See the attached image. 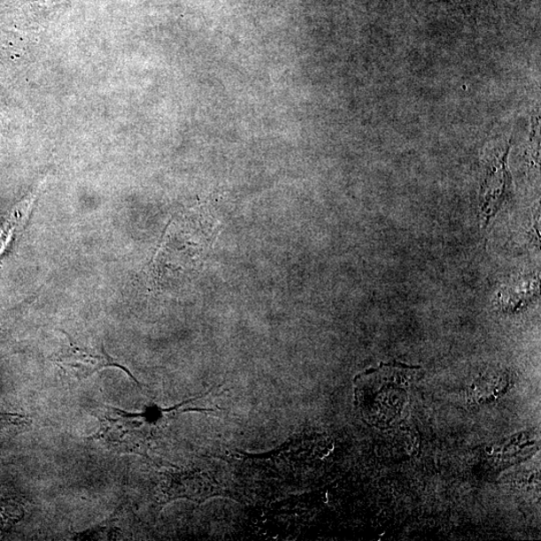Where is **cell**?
<instances>
[{"label": "cell", "mask_w": 541, "mask_h": 541, "mask_svg": "<svg viewBox=\"0 0 541 541\" xmlns=\"http://www.w3.org/2000/svg\"><path fill=\"white\" fill-rule=\"evenodd\" d=\"M156 421L150 413H129L104 406L102 428L94 438L121 453H141L154 430Z\"/></svg>", "instance_id": "6da1fadb"}, {"label": "cell", "mask_w": 541, "mask_h": 541, "mask_svg": "<svg viewBox=\"0 0 541 541\" xmlns=\"http://www.w3.org/2000/svg\"><path fill=\"white\" fill-rule=\"evenodd\" d=\"M67 339L66 346L56 357L55 362L67 375L82 380L94 375L95 373L104 368L118 367L127 373L129 378L139 384L131 372L120 364L116 358L106 353L104 348L87 347L79 345L68 334L66 333Z\"/></svg>", "instance_id": "7a4b0ae2"}, {"label": "cell", "mask_w": 541, "mask_h": 541, "mask_svg": "<svg viewBox=\"0 0 541 541\" xmlns=\"http://www.w3.org/2000/svg\"><path fill=\"white\" fill-rule=\"evenodd\" d=\"M508 150L487 167L482 188V202H480L485 224L497 214L508 196L512 194V177L507 167Z\"/></svg>", "instance_id": "3957f363"}, {"label": "cell", "mask_w": 541, "mask_h": 541, "mask_svg": "<svg viewBox=\"0 0 541 541\" xmlns=\"http://www.w3.org/2000/svg\"><path fill=\"white\" fill-rule=\"evenodd\" d=\"M35 201V197L27 199L15 208L11 216L7 218L3 228H0V257L4 255L10 243L19 228L26 225L29 217V212L32 210V205Z\"/></svg>", "instance_id": "277c9868"}, {"label": "cell", "mask_w": 541, "mask_h": 541, "mask_svg": "<svg viewBox=\"0 0 541 541\" xmlns=\"http://www.w3.org/2000/svg\"><path fill=\"white\" fill-rule=\"evenodd\" d=\"M25 512L19 502L12 499L0 501V533L13 527L24 516Z\"/></svg>", "instance_id": "5b68a950"}]
</instances>
